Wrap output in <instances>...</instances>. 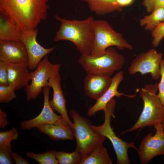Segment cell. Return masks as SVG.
Segmentation results:
<instances>
[{"instance_id":"obj_23","label":"cell","mask_w":164,"mask_h":164,"mask_svg":"<svg viewBox=\"0 0 164 164\" xmlns=\"http://www.w3.org/2000/svg\"><path fill=\"white\" fill-rule=\"evenodd\" d=\"M56 150L48 151L46 152L37 154L32 151H29L26 153V156L35 160L39 164H58V162L56 157Z\"/></svg>"},{"instance_id":"obj_8","label":"cell","mask_w":164,"mask_h":164,"mask_svg":"<svg viewBox=\"0 0 164 164\" xmlns=\"http://www.w3.org/2000/svg\"><path fill=\"white\" fill-rule=\"evenodd\" d=\"M60 66L59 64L51 63L47 55L40 61L35 70L29 73V79L31 83L25 89L27 101L35 100L44 87L49 86L50 78L59 71Z\"/></svg>"},{"instance_id":"obj_35","label":"cell","mask_w":164,"mask_h":164,"mask_svg":"<svg viewBox=\"0 0 164 164\" xmlns=\"http://www.w3.org/2000/svg\"><path fill=\"white\" fill-rule=\"evenodd\" d=\"M161 124L162 126L163 131L164 132V121Z\"/></svg>"},{"instance_id":"obj_28","label":"cell","mask_w":164,"mask_h":164,"mask_svg":"<svg viewBox=\"0 0 164 164\" xmlns=\"http://www.w3.org/2000/svg\"><path fill=\"white\" fill-rule=\"evenodd\" d=\"M151 35L153 38L152 46L156 48L164 37V21L160 23L152 31Z\"/></svg>"},{"instance_id":"obj_18","label":"cell","mask_w":164,"mask_h":164,"mask_svg":"<svg viewBox=\"0 0 164 164\" xmlns=\"http://www.w3.org/2000/svg\"><path fill=\"white\" fill-rule=\"evenodd\" d=\"M27 63H7L9 85L16 90L28 85L30 73Z\"/></svg>"},{"instance_id":"obj_24","label":"cell","mask_w":164,"mask_h":164,"mask_svg":"<svg viewBox=\"0 0 164 164\" xmlns=\"http://www.w3.org/2000/svg\"><path fill=\"white\" fill-rule=\"evenodd\" d=\"M56 157L59 164H80L82 160L81 154L75 150L70 153L56 152Z\"/></svg>"},{"instance_id":"obj_34","label":"cell","mask_w":164,"mask_h":164,"mask_svg":"<svg viewBox=\"0 0 164 164\" xmlns=\"http://www.w3.org/2000/svg\"><path fill=\"white\" fill-rule=\"evenodd\" d=\"M116 1L118 5L123 8L124 6L131 4L134 0H116Z\"/></svg>"},{"instance_id":"obj_20","label":"cell","mask_w":164,"mask_h":164,"mask_svg":"<svg viewBox=\"0 0 164 164\" xmlns=\"http://www.w3.org/2000/svg\"><path fill=\"white\" fill-rule=\"evenodd\" d=\"M86 2L90 10L96 14L103 15L115 11L121 12L122 8L116 0H81Z\"/></svg>"},{"instance_id":"obj_15","label":"cell","mask_w":164,"mask_h":164,"mask_svg":"<svg viewBox=\"0 0 164 164\" xmlns=\"http://www.w3.org/2000/svg\"><path fill=\"white\" fill-rule=\"evenodd\" d=\"M61 77L59 71L54 73L50 78L49 86L52 88V99L49 101L50 105L53 111L60 114L73 128V123L70 119L66 108V101L64 98L61 86Z\"/></svg>"},{"instance_id":"obj_19","label":"cell","mask_w":164,"mask_h":164,"mask_svg":"<svg viewBox=\"0 0 164 164\" xmlns=\"http://www.w3.org/2000/svg\"><path fill=\"white\" fill-rule=\"evenodd\" d=\"M22 33L12 20L0 14V41L21 40Z\"/></svg>"},{"instance_id":"obj_10","label":"cell","mask_w":164,"mask_h":164,"mask_svg":"<svg viewBox=\"0 0 164 164\" xmlns=\"http://www.w3.org/2000/svg\"><path fill=\"white\" fill-rule=\"evenodd\" d=\"M156 133H149L141 140L138 152L140 163H148L154 157L164 155V132L162 124L155 125Z\"/></svg>"},{"instance_id":"obj_25","label":"cell","mask_w":164,"mask_h":164,"mask_svg":"<svg viewBox=\"0 0 164 164\" xmlns=\"http://www.w3.org/2000/svg\"><path fill=\"white\" fill-rule=\"evenodd\" d=\"M18 135V131L15 127L8 131H0V146L11 144L12 141L17 139Z\"/></svg>"},{"instance_id":"obj_27","label":"cell","mask_w":164,"mask_h":164,"mask_svg":"<svg viewBox=\"0 0 164 164\" xmlns=\"http://www.w3.org/2000/svg\"><path fill=\"white\" fill-rule=\"evenodd\" d=\"M11 144L0 146V164H13Z\"/></svg>"},{"instance_id":"obj_13","label":"cell","mask_w":164,"mask_h":164,"mask_svg":"<svg viewBox=\"0 0 164 164\" xmlns=\"http://www.w3.org/2000/svg\"><path fill=\"white\" fill-rule=\"evenodd\" d=\"M123 72L120 71L118 72L114 77L112 78L111 84L107 91L96 101L95 104L88 109L87 114L89 116L95 114L96 112L106 109L107 104L114 97H120L121 96H125L129 98H133L135 95H128L122 93H120L118 91V86L123 80Z\"/></svg>"},{"instance_id":"obj_9","label":"cell","mask_w":164,"mask_h":164,"mask_svg":"<svg viewBox=\"0 0 164 164\" xmlns=\"http://www.w3.org/2000/svg\"><path fill=\"white\" fill-rule=\"evenodd\" d=\"M163 55L152 49L146 53L138 55L132 61L128 70V73L133 75L140 73L141 75L150 73L152 78L157 80L160 77V63Z\"/></svg>"},{"instance_id":"obj_1","label":"cell","mask_w":164,"mask_h":164,"mask_svg":"<svg viewBox=\"0 0 164 164\" xmlns=\"http://www.w3.org/2000/svg\"><path fill=\"white\" fill-rule=\"evenodd\" d=\"M48 0H0V12L13 21L22 33L34 30L47 16Z\"/></svg>"},{"instance_id":"obj_12","label":"cell","mask_w":164,"mask_h":164,"mask_svg":"<svg viewBox=\"0 0 164 164\" xmlns=\"http://www.w3.org/2000/svg\"><path fill=\"white\" fill-rule=\"evenodd\" d=\"M28 58L25 46L21 40L0 41V61L9 63H27Z\"/></svg>"},{"instance_id":"obj_4","label":"cell","mask_w":164,"mask_h":164,"mask_svg":"<svg viewBox=\"0 0 164 164\" xmlns=\"http://www.w3.org/2000/svg\"><path fill=\"white\" fill-rule=\"evenodd\" d=\"M70 115L73 121L72 129L76 141L75 150L81 154L82 160L103 144L106 137L94 131L91 127L89 119L81 116L76 111L72 109Z\"/></svg>"},{"instance_id":"obj_14","label":"cell","mask_w":164,"mask_h":164,"mask_svg":"<svg viewBox=\"0 0 164 164\" xmlns=\"http://www.w3.org/2000/svg\"><path fill=\"white\" fill-rule=\"evenodd\" d=\"M50 87L47 86L43 89L44 106L40 113L33 119L22 121L20 124L21 128L30 130L40 125L55 122L62 118L61 115H58L54 112L50 105L49 96Z\"/></svg>"},{"instance_id":"obj_17","label":"cell","mask_w":164,"mask_h":164,"mask_svg":"<svg viewBox=\"0 0 164 164\" xmlns=\"http://www.w3.org/2000/svg\"><path fill=\"white\" fill-rule=\"evenodd\" d=\"M36 128L40 132L54 140H72L74 138L71 127L62 117L57 121L40 125Z\"/></svg>"},{"instance_id":"obj_2","label":"cell","mask_w":164,"mask_h":164,"mask_svg":"<svg viewBox=\"0 0 164 164\" xmlns=\"http://www.w3.org/2000/svg\"><path fill=\"white\" fill-rule=\"evenodd\" d=\"M54 16L57 20L60 22V25L56 32L54 41H70L75 45L81 54H90L94 38V20L93 17L91 16L84 20H68L57 15Z\"/></svg>"},{"instance_id":"obj_21","label":"cell","mask_w":164,"mask_h":164,"mask_svg":"<svg viewBox=\"0 0 164 164\" xmlns=\"http://www.w3.org/2000/svg\"><path fill=\"white\" fill-rule=\"evenodd\" d=\"M113 163L106 149L103 144L96 147L80 164H112Z\"/></svg>"},{"instance_id":"obj_5","label":"cell","mask_w":164,"mask_h":164,"mask_svg":"<svg viewBox=\"0 0 164 164\" xmlns=\"http://www.w3.org/2000/svg\"><path fill=\"white\" fill-rule=\"evenodd\" d=\"M124 56L114 47L107 48L105 53L98 57L81 54L78 60L87 74H97L111 77L124 65Z\"/></svg>"},{"instance_id":"obj_16","label":"cell","mask_w":164,"mask_h":164,"mask_svg":"<svg viewBox=\"0 0 164 164\" xmlns=\"http://www.w3.org/2000/svg\"><path fill=\"white\" fill-rule=\"evenodd\" d=\"M112 81L111 77L97 74H87L84 82L85 95L97 100L107 91Z\"/></svg>"},{"instance_id":"obj_7","label":"cell","mask_w":164,"mask_h":164,"mask_svg":"<svg viewBox=\"0 0 164 164\" xmlns=\"http://www.w3.org/2000/svg\"><path fill=\"white\" fill-rule=\"evenodd\" d=\"M116 101L113 98L107 104L104 113V120L101 125L97 126L91 125V128L109 139L111 142L115 151L117 164H130L128 152L131 147L136 150L137 149L135 146L133 142H128L124 141L117 136L113 131L111 125V119L114 115L116 106Z\"/></svg>"},{"instance_id":"obj_22","label":"cell","mask_w":164,"mask_h":164,"mask_svg":"<svg viewBox=\"0 0 164 164\" xmlns=\"http://www.w3.org/2000/svg\"><path fill=\"white\" fill-rule=\"evenodd\" d=\"M164 21V8L154 10L152 13L145 16L140 21L141 26H144L146 30L152 31L161 22Z\"/></svg>"},{"instance_id":"obj_3","label":"cell","mask_w":164,"mask_h":164,"mask_svg":"<svg viewBox=\"0 0 164 164\" xmlns=\"http://www.w3.org/2000/svg\"><path fill=\"white\" fill-rule=\"evenodd\" d=\"M158 90L157 83L145 84L141 89L138 95L143 102V110L136 123L123 133L162 124L164 121V106L156 94Z\"/></svg>"},{"instance_id":"obj_30","label":"cell","mask_w":164,"mask_h":164,"mask_svg":"<svg viewBox=\"0 0 164 164\" xmlns=\"http://www.w3.org/2000/svg\"><path fill=\"white\" fill-rule=\"evenodd\" d=\"M161 80L158 84L159 93L157 96L162 104L164 106V59H162L160 63Z\"/></svg>"},{"instance_id":"obj_31","label":"cell","mask_w":164,"mask_h":164,"mask_svg":"<svg viewBox=\"0 0 164 164\" xmlns=\"http://www.w3.org/2000/svg\"><path fill=\"white\" fill-rule=\"evenodd\" d=\"M7 63L0 61V85L8 86Z\"/></svg>"},{"instance_id":"obj_26","label":"cell","mask_w":164,"mask_h":164,"mask_svg":"<svg viewBox=\"0 0 164 164\" xmlns=\"http://www.w3.org/2000/svg\"><path fill=\"white\" fill-rule=\"evenodd\" d=\"M15 91L9 85H0V103H8L16 98Z\"/></svg>"},{"instance_id":"obj_6","label":"cell","mask_w":164,"mask_h":164,"mask_svg":"<svg viewBox=\"0 0 164 164\" xmlns=\"http://www.w3.org/2000/svg\"><path fill=\"white\" fill-rule=\"evenodd\" d=\"M94 40L91 56L98 57L104 54L106 49L115 46L120 50H132V46L123 36L122 35L114 30L106 21L94 20Z\"/></svg>"},{"instance_id":"obj_32","label":"cell","mask_w":164,"mask_h":164,"mask_svg":"<svg viewBox=\"0 0 164 164\" xmlns=\"http://www.w3.org/2000/svg\"><path fill=\"white\" fill-rule=\"evenodd\" d=\"M12 159L16 164H29L30 163L27 160L22 157L19 153L15 152H12Z\"/></svg>"},{"instance_id":"obj_29","label":"cell","mask_w":164,"mask_h":164,"mask_svg":"<svg viewBox=\"0 0 164 164\" xmlns=\"http://www.w3.org/2000/svg\"><path fill=\"white\" fill-rule=\"evenodd\" d=\"M142 4L149 12L158 8H164V0H143Z\"/></svg>"},{"instance_id":"obj_11","label":"cell","mask_w":164,"mask_h":164,"mask_svg":"<svg viewBox=\"0 0 164 164\" xmlns=\"http://www.w3.org/2000/svg\"><path fill=\"white\" fill-rule=\"evenodd\" d=\"M38 32L37 28L24 32L21 39L27 51L28 68L31 70L35 69L42 59L50 53L56 47L45 48L39 44L36 39Z\"/></svg>"},{"instance_id":"obj_33","label":"cell","mask_w":164,"mask_h":164,"mask_svg":"<svg viewBox=\"0 0 164 164\" xmlns=\"http://www.w3.org/2000/svg\"><path fill=\"white\" fill-rule=\"evenodd\" d=\"M6 117V113L0 109V127L1 128H4L8 124V122L7 120Z\"/></svg>"}]
</instances>
